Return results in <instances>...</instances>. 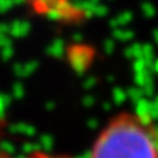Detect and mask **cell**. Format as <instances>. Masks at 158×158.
Returning a JSON list of instances; mask_svg holds the SVG:
<instances>
[{
  "instance_id": "obj_1",
  "label": "cell",
  "mask_w": 158,
  "mask_h": 158,
  "mask_svg": "<svg viewBox=\"0 0 158 158\" xmlns=\"http://www.w3.org/2000/svg\"><path fill=\"white\" fill-rule=\"evenodd\" d=\"M89 158H158V132L145 116L120 111L98 133Z\"/></svg>"
},
{
  "instance_id": "obj_2",
  "label": "cell",
  "mask_w": 158,
  "mask_h": 158,
  "mask_svg": "<svg viewBox=\"0 0 158 158\" xmlns=\"http://www.w3.org/2000/svg\"><path fill=\"white\" fill-rule=\"evenodd\" d=\"M0 158H12L7 151L3 148V136H2V123H0ZM25 158H72L69 155H63V154L56 152H48V151H32L29 152Z\"/></svg>"
}]
</instances>
